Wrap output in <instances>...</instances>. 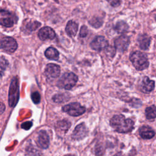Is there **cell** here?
<instances>
[{
  "instance_id": "obj_5",
  "label": "cell",
  "mask_w": 156,
  "mask_h": 156,
  "mask_svg": "<svg viewBox=\"0 0 156 156\" xmlns=\"http://www.w3.org/2000/svg\"><path fill=\"white\" fill-rule=\"evenodd\" d=\"M62 110L72 116H77L83 114L86 110L85 107L78 102H72L63 107Z\"/></svg>"
},
{
  "instance_id": "obj_16",
  "label": "cell",
  "mask_w": 156,
  "mask_h": 156,
  "mask_svg": "<svg viewBox=\"0 0 156 156\" xmlns=\"http://www.w3.org/2000/svg\"><path fill=\"white\" fill-rule=\"evenodd\" d=\"M138 42L141 49L146 50L150 46L151 37L147 34H141L138 37Z\"/></svg>"
},
{
  "instance_id": "obj_8",
  "label": "cell",
  "mask_w": 156,
  "mask_h": 156,
  "mask_svg": "<svg viewBox=\"0 0 156 156\" xmlns=\"http://www.w3.org/2000/svg\"><path fill=\"white\" fill-rule=\"evenodd\" d=\"M130 43V39L129 37L125 35H121L118 37H117L115 41H114V45L116 49L120 52H124L125 51Z\"/></svg>"
},
{
  "instance_id": "obj_12",
  "label": "cell",
  "mask_w": 156,
  "mask_h": 156,
  "mask_svg": "<svg viewBox=\"0 0 156 156\" xmlns=\"http://www.w3.org/2000/svg\"><path fill=\"white\" fill-rule=\"evenodd\" d=\"M38 36L41 40H52L55 37V33L51 27L46 26L40 29Z\"/></svg>"
},
{
  "instance_id": "obj_13",
  "label": "cell",
  "mask_w": 156,
  "mask_h": 156,
  "mask_svg": "<svg viewBox=\"0 0 156 156\" xmlns=\"http://www.w3.org/2000/svg\"><path fill=\"white\" fill-rule=\"evenodd\" d=\"M155 87V82L151 80L148 77H144L140 85V89L144 93H149L152 91Z\"/></svg>"
},
{
  "instance_id": "obj_26",
  "label": "cell",
  "mask_w": 156,
  "mask_h": 156,
  "mask_svg": "<svg viewBox=\"0 0 156 156\" xmlns=\"http://www.w3.org/2000/svg\"><path fill=\"white\" fill-rule=\"evenodd\" d=\"M105 53L106 54L109 56V57H113L114 56V55L115 54V49L116 48H113L112 46H107L105 49Z\"/></svg>"
},
{
  "instance_id": "obj_11",
  "label": "cell",
  "mask_w": 156,
  "mask_h": 156,
  "mask_svg": "<svg viewBox=\"0 0 156 156\" xmlns=\"http://www.w3.org/2000/svg\"><path fill=\"white\" fill-rule=\"evenodd\" d=\"M60 73V66L54 63H49L46 65L44 74L48 78L55 79L58 77Z\"/></svg>"
},
{
  "instance_id": "obj_25",
  "label": "cell",
  "mask_w": 156,
  "mask_h": 156,
  "mask_svg": "<svg viewBox=\"0 0 156 156\" xmlns=\"http://www.w3.org/2000/svg\"><path fill=\"white\" fill-rule=\"evenodd\" d=\"M40 25H41L40 23H39L38 21H34V22L29 23L27 24L26 27L29 31H33V30H36Z\"/></svg>"
},
{
  "instance_id": "obj_1",
  "label": "cell",
  "mask_w": 156,
  "mask_h": 156,
  "mask_svg": "<svg viewBox=\"0 0 156 156\" xmlns=\"http://www.w3.org/2000/svg\"><path fill=\"white\" fill-rule=\"evenodd\" d=\"M110 124L115 131L127 133L132 130L134 122L130 118H126L122 115H116L110 119Z\"/></svg>"
},
{
  "instance_id": "obj_7",
  "label": "cell",
  "mask_w": 156,
  "mask_h": 156,
  "mask_svg": "<svg viewBox=\"0 0 156 156\" xmlns=\"http://www.w3.org/2000/svg\"><path fill=\"white\" fill-rule=\"evenodd\" d=\"M15 22V16L7 10H0V24L7 27H12Z\"/></svg>"
},
{
  "instance_id": "obj_20",
  "label": "cell",
  "mask_w": 156,
  "mask_h": 156,
  "mask_svg": "<svg viewBox=\"0 0 156 156\" xmlns=\"http://www.w3.org/2000/svg\"><path fill=\"white\" fill-rule=\"evenodd\" d=\"M114 29L118 33L123 34L128 30L129 26L126 22L123 21H120L116 24Z\"/></svg>"
},
{
  "instance_id": "obj_14",
  "label": "cell",
  "mask_w": 156,
  "mask_h": 156,
  "mask_svg": "<svg viewBox=\"0 0 156 156\" xmlns=\"http://www.w3.org/2000/svg\"><path fill=\"white\" fill-rule=\"evenodd\" d=\"M139 134L142 138L151 139L155 134V131L148 126H143L139 129Z\"/></svg>"
},
{
  "instance_id": "obj_31",
  "label": "cell",
  "mask_w": 156,
  "mask_h": 156,
  "mask_svg": "<svg viewBox=\"0 0 156 156\" xmlns=\"http://www.w3.org/2000/svg\"><path fill=\"white\" fill-rule=\"evenodd\" d=\"M5 109V107L4 104L2 102H0V115L2 114L4 112Z\"/></svg>"
},
{
  "instance_id": "obj_10",
  "label": "cell",
  "mask_w": 156,
  "mask_h": 156,
  "mask_svg": "<svg viewBox=\"0 0 156 156\" xmlns=\"http://www.w3.org/2000/svg\"><path fill=\"white\" fill-rule=\"evenodd\" d=\"M108 45L107 40L103 36H97L90 43V47L97 51L104 49Z\"/></svg>"
},
{
  "instance_id": "obj_23",
  "label": "cell",
  "mask_w": 156,
  "mask_h": 156,
  "mask_svg": "<svg viewBox=\"0 0 156 156\" xmlns=\"http://www.w3.org/2000/svg\"><path fill=\"white\" fill-rule=\"evenodd\" d=\"M7 66V60L2 56H0V78L3 76Z\"/></svg>"
},
{
  "instance_id": "obj_27",
  "label": "cell",
  "mask_w": 156,
  "mask_h": 156,
  "mask_svg": "<svg viewBox=\"0 0 156 156\" xmlns=\"http://www.w3.org/2000/svg\"><path fill=\"white\" fill-rule=\"evenodd\" d=\"M31 99L35 104H38L40 102V95L38 92H33L31 94Z\"/></svg>"
},
{
  "instance_id": "obj_9",
  "label": "cell",
  "mask_w": 156,
  "mask_h": 156,
  "mask_svg": "<svg viewBox=\"0 0 156 156\" xmlns=\"http://www.w3.org/2000/svg\"><path fill=\"white\" fill-rule=\"evenodd\" d=\"M88 134V129L85 126L84 123L80 124L77 125L73 133H72V138L75 140H80L84 138Z\"/></svg>"
},
{
  "instance_id": "obj_30",
  "label": "cell",
  "mask_w": 156,
  "mask_h": 156,
  "mask_svg": "<svg viewBox=\"0 0 156 156\" xmlns=\"http://www.w3.org/2000/svg\"><path fill=\"white\" fill-rule=\"evenodd\" d=\"M32 125V123L31 122L27 121V122H24L21 124V127L23 129H26V130H28L30 128Z\"/></svg>"
},
{
  "instance_id": "obj_21",
  "label": "cell",
  "mask_w": 156,
  "mask_h": 156,
  "mask_svg": "<svg viewBox=\"0 0 156 156\" xmlns=\"http://www.w3.org/2000/svg\"><path fill=\"white\" fill-rule=\"evenodd\" d=\"M145 115L147 119H152L156 118V106L151 105L145 110Z\"/></svg>"
},
{
  "instance_id": "obj_4",
  "label": "cell",
  "mask_w": 156,
  "mask_h": 156,
  "mask_svg": "<svg viewBox=\"0 0 156 156\" xmlns=\"http://www.w3.org/2000/svg\"><path fill=\"white\" fill-rule=\"evenodd\" d=\"M19 99V84L16 77L12 79L9 93V105L10 107H14L17 104Z\"/></svg>"
},
{
  "instance_id": "obj_15",
  "label": "cell",
  "mask_w": 156,
  "mask_h": 156,
  "mask_svg": "<svg viewBox=\"0 0 156 156\" xmlns=\"http://www.w3.org/2000/svg\"><path fill=\"white\" fill-rule=\"evenodd\" d=\"M37 143L42 149H46L49 144V139L47 133L45 131L41 130L39 132Z\"/></svg>"
},
{
  "instance_id": "obj_19",
  "label": "cell",
  "mask_w": 156,
  "mask_h": 156,
  "mask_svg": "<svg viewBox=\"0 0 156 156\" xmlns=\"http://www.w3.org/2000/svg\"><path fill=\"white\" fill-rule=\"evenodd\" d=\"M45 56L51 60H57L59 57L58 51L53 47L48 48L44 52Z\"/></svg>"
},
{
  "instance_id": "obj_29",
  "label": "cell",
  "mask_w": 156,
  "mask_h": 156,
  "mask_svg": "<svg viewBox=\"0 0 156 156\" xmlns=\"http://www.w3.org/2000/svg\"><path fill=\"white\" fill-rule=\"evenodd\" d=\"M110 4L113 7H118L121 3V0H108Z\"/></svg>"
},
{
  "instance_id": "obj_17",
  "label": "cell",
  "mask_w": 156,
  "mask_h": 156,
  "mask_svg": "<svg viewBox=\"0 0 156 156\" xmlns=\"http://www.w3.org/2000/svg\"><path fill=\"white\" fill-rule=\"evenodd\" d=\"M78 30V24L73 21H69L66 24L65 31L68 36L71 37H73L76 35V33Z\"/></svg>"
},
{
  "instance_id": "obj_24",
  "label": "cell",
  "mask_w": 156,
  "mask_h": 156,
  "mask_svg": "<svg viewBox=\"0 0 156 156\" xmlns=\"http://www.w3.org/2000/svg\"><path fill=\"white\" fill-rule=\"evenodd\" d=\"M90 24L94 27L98 28L102 24V20L98 17H93L89 21Z\"/></svg>"
},
{
  "instance_id": "obj_22",
  "label": "cell",
  "mask_w": 156,
  "mask_h": 156,
  "mask_svg": "<svg viewBox=\"0 0 156 156\" xmlns=\"http://www.w3.org/2000/svg\"><path fill=\"white\" fill-rule=\"evenodd\" d=\"M69 95L66 93L57 94L53 96V101L55 102H63L69 99Z\"/></svg>"
},
{
  "instance_id": "obj_6",
  "label": "cell",
  "mask_w": 156,
  "mask_h": 156,
  "mask_svg": "<svg viewBox=\"0 0 156 156\" xmlns=\"http://www.w3.org/2000/svg\"><path fill=\"white\" fill-rule=\"evenodd\" d=\"M18 47L17 43L12 37H6L0 40V48L8 52H13Z\"/></svg>"
},
{
  "instance_id": "obj_3",
  "label": "cell",
  "mask_w": 156,
  "mask_h": 156,
  "mask_svg": "<svg viewBox=\"0 0 156 156\" xmlns=\"http://www.w3.org/2000/svg\"><path fill=\"white\" fill-rule=\"evenodd\" d=\"M78 77L73 73H66L63 74L57 82L59 88L66 90L71 89L77 83Z\"/></svg>"
},
{
  "instance_id": "obj_2",
  "label": "cell",
  "mask_w": 156,
  "mask_h": 156,
  "mask_svg": "<svg viewBox=\"0 0 156 156\" xmlns=\"http://www.w3.org/2000/svg\"><path fill=\"white\" fill-rule=\"evenodd\" d=\"M130 60L134 67L138 71L146 69L149 66L147 56L140 51L133 52L130 55Z\"/></svg>"
},
{
  "instance_id": "obj_32",
  "label": "cell",
  "mask_w": 156,
  "mask_h": 156,
  "mask_svg": "<svg viewBox=\"0 0 156 156\" xmlns=\"http://www.w3.org/2000/svg\"><path fill=\"white\" fill-rule=\"evenodd\" d=\"M155 20H156V16H155Z\"/></svg>"
},
{
  "instance_id": "obj_18",
  "label": "cell",
  "mask_w": 156,
  "mask_h": 156,
  "mask_svg": "<svg viewBox=\"0 0 156 156\" xmlns=\"http://www.w3.org/2000/svg\"><path fill=\"white\" fill-rule=\"evenodd\" d=\"M71 126V123L69 121L66 119H63L62 121H58L56 126V129L57 131L60 132L65 133L69 129Z\"/></svg>"
},
{
  "instance_id": "obj_28",
  "label": "cell",
  "mask_w": 156,
  "mask_h": 156,
  "mask_svg": "<svg viewBox=\"0 0 156 156\" xmlns=\"http://www.w3.org/2000/svg\"><path fill=\"white\" fill-rule=\"evenodd\" d=\"M88 34V29L87 27L85 26H82L80 30L79 35L80 37H85Z\"/></svg>"
}]
</instances>
